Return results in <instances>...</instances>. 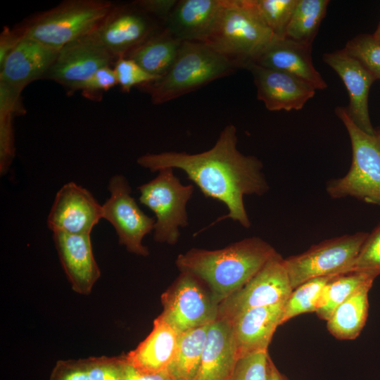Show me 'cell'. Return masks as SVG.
<instances>
[{"label":"cell","mask_w":380,"mask_h":380,"mask_svg":"<svg viewBox=\"0 0 380 380\" xmlns=\"http://www.w3.org/2000/svg\"><path fill=\"white\" fill-rule=\"evenodd\" d=\"M137 162L151 172L167 167L179 169L205 197L224 203L228 213L206 228L231 219L248 229L251 222L243 197L262 196L270 189L262 163L255 156L244 155L238 150L236 128L233 125L224 127L214 146L205 151L146 153Z\"/></svg>","instance_id":"cell-1"},{"label":"cell","mask_w":380,"mask_h":380,"mask_svg":"<svg viewBox=\"0 0 380 380\" xmlns=\"http://www.w3.org/2000/svg\"><path fill=\"white\" fill-rule=\"evenodd\" d=\"M277 253L267 241L253 236L221 249L191 248L179 254L175 263L181 272L202 281L220 304L244 286Z\"/></svg>","instance_id":"cell-2"},{"label":"cell","mask_w":380,"mask_h":380,"mask_svg":"<svg viewBox=\"0 0 380 380\" xmlns=\"http://www.w3.org/2000/svg\"><path fill=\"white\" fill-rule=\"evenodd\" d=\"M238 68L235 62L205 43L182 42L169 70L158 80L141 87L150 94L153 104H163L229 75Z\"/></svg>","instance_id":"cell-3"},{"label":"cell","mask_w":380,"mask_h":380,"mask_svg":"<svg viewBox=\"0 0 380 380\" xmlns=\"http://www.w3.org/2000/svg\"><path fill=\"white\" fill-rule=\"evenodd\" d=\"M113 4L103 0H68L25 20L15 28L25 37L56 50L91 34Z\"/></svg>","instance_id":"cell-4"},{"label":"cell","mask_w":380,"mask_h":380,"mask_svg":"<svg viewBox=\"0 0 380 380\" xmlns=\"http://www.w3.org/2000/svg\"><path fill=\"white\" fill-rule=\"evenodd\" d=\"M274 37L251 0H225L217 28L205 44L246 68Z\"/></svg>","instance_id":"cell-5"},{"label":"cell","mask_w":380,"mask_h":380,"mask_svg":"<svg viewBox=\"0 0 380 380\" xmlns=\"http://www.w3.org/2000/svg\"><path fill=\"white\" fill-rule=\"evenodd\" d=\"M335 113L349 135L352 163L345 176L327 183L326 191L332 198L350 196L380 205V133L370 134L360 129L343 106H337Z\"/></svg>","instance_id":"cell-6"},{"label":"cell","mask_w":380,"mask_h":380,"mask_svg":"<svg viewBox=\"0 0 380 380\" xmlns=\"http://www.w3.org/2000/svg\"><path fill=\"white\" fill-rule=\"evenodd\" d=\"M139 201L155 215L153 239L159 243L175 245L180 228L189 224L186 204L194 186L184 185L175 175L172 168H163L151 181L138 186Z\"/></svg>","instance_id":"cell-7"},{"label":"cell","mask_w":380,"mask_h":380,"mask_svg":"<svg viewBox=\"0 0 380 380\" xmlns=\"http://www.w3.org/2000/svg\"><path fill=\"white\" fill-rule=\"evenodd\" d=\"M368 234L357 232L327 239L284 258L293 290L312 279L348 272Z\"/></svg>","instance_id":"cell-8"},{"label":"cell","mask_w":380,"mask_h":380,"mask_svg":"<svg viewBox=\"0 0 380 380\" xmlns=\"http://www.w3.org/2000/svg\"><path fill=\"white\" fill-rule=\"evenodd\" d=\"M203 284L194 275L181 272L161 296L163 310L159 316L179 335L217 319L219 304Z\"/></svg>","instance_id":"cell-9"},{"label":"cell","mask_w":380,"mask_h":380,"mask_svg":"<svg viewBox=\"0 0 380 380\" xmlns=\"http://www.w3.org/2000/svg\"><path fill=\"white\" fill-rule=\"evenodd\" d=\"M292 291L284 258L277 253L244 286L219 304L217 319L230 322L248 310L284 303Z\"/></svg>","instance_id":"cell-10"},{"label":"cell","mask_w":380,"mask_h":380,"mask_svg":"<svg viewBox=\"0 0 380 380\" xmlns=\"http://www.w3.org/2000/svg\"><path fill=\"white\" fill-rule=\"evenodd\" d=\"M109 198L102 205V218L114 227L118 242L126 250L141 256H147L148 249L143 245L144 236L154 229L155 218L145 214L132 196V189L122 175L110 178Z\"/></svg>","instance_id":"cell-11"},{"label":"cell","mask_w":380,"mask_h":380,"mask_svg":"<svg viewBox=\"0 0 380 380\" xmlns=\"http://www.w3.org/2000/svg\"><path fill=\"white\" fill-rule=\"evenodd\" d=\"M161 27L133 3L113 4L91 34L116 61L127 57Z\"/></svg>","instance_id":"cell-12"},{"label":"cell","mask_w":380,"mask_h":380,"mask_svg":"<svg viewBox=\"0 0 380 380\" xmlns=\"http://www.w3.org/2000/svg\"><path fill=\"white\" fill-rule=\"evenodd\" d=\"M115 59L92 34L72 41L58 50L44 79L53 80L70 91L80 90L100 68Z\"/></svg>","instance_id":"cell-13"},{"label":"cell","mask_w":380,"mask_h":380,"mask_svg":"<svg viewBox=\"0 0 380 380\" xmlns=\"http://www.w3.org/2000/svg\"><path fill=\"white\" fill-rule=\"evenodd\" d=\"M102 219V205L91 192L73 182L57 191L47 217L53 233L89 234Z\"/></svg>","instance_id":"cell-14"},{"label":"cell","mask_w":380,"mask_h":380,"mask_svg":"<svg viewBox=\"0 0 380 380\" xmlns=\"http://www.w3.org/2000/svg\"><path fill=\"white\" fill-rule=\"evenodd\" d=\"M246 69L252 74L258 99L268 110H299L315 95L312 86L289 73L254 63Z\"/></svg>","instance_id":"cell-15"},{"label":"cell","mask_w":380,"mask_h":380,"mask_svg":"<svg viewBox=\"0 0 380 380\" xmlns=\"http://www.w3.org/2000/svg\"><path fill=\"white\" fill-rule=\"evenodd\" d=\"M323 61L331 67L343 81L348 94L349 103L345 107L349 118L360 129L374 134L368 109V95L373 76L343 48L325 53Z\"/></svg>","instance_id":"cell-16"},{"label":"cell","mask_w":380,"mask_h":380,"mask_svg":"<svg viewBox=\"0 0 380 380\" xmlns=\"http://www.w3.org/2000/svg\"><path fill=\"white\" fill-rule=\"evenodd\" d=\"M58 258L72 290L89 294L101 276L89 234L53 233Z\"/></svg>","instance_id":"cell-17"},{"label":"cell","mask_w":380,"mask_h":380,"mask_svg":"<svg viewBox=\"0 0 380 380\" xmlns=\"http://www.w3.org/2000/svg\"><path fill=\"white\" fill-rule=\"evenodd\" d=\"M225 0L178 1L163 26L182 42L205 43L214 34Z\"/></svg>","instance_id":"cell-18"},{"label":"cell","mask_w":380,"mask_h":380,"mask_svg":"<svg viewBox=\"0 0 380 380\" xmlns=\"http://www.w3.org/2000/svg\"><path fill=\"white\" fill-rule=\"evenodd\" d=\"M58 52L23 37L0 65V82L23 90L33 81L44 78Z\"/></svg>","instance_id":"cell-19"},{"label":"cell","mask_w":380,"mask_h":380,"mask_svg":"<svg viewBox=\"0 0 380 380\" xmlns=\"http://www.w3.org/2000/svg\"><path fill=\"white\" fill-rule=\"evenodd\" d=\"M311 52L310 44L275 37L253 63L292 75L316 90L325 89L328 85L315 68Z\"/></svg>","instance_id":"cell-20"},{"label":"cell","mask_w":380,"mask_h":380,"mask_svg":"<svg viewBox=\"0 0 380 380\" xmlns=\"http://www.w3.org/2000/svg\"><path fill=\"white\" fill-rule=\"evenodd\" d=\"M284 303L248 310L230 322L238 358L267 350L278 326Z\"/></svg>","instance_id":"cell-21"},{"label":"cell","mask_w":380,"mask_h":380,"mask_svg":"<svg viewBox=\"0 0 380 380\" xmlns=\"http://www.w3.org/2000/svg\"><path fill=\"white\" fill-rule=\"evenodd\" d=\"M179 334L160 316L153 322L149 335L126 355L125 361L143 373H157L167 369L177 347Z\"/></svg>","instance_id":"cell-22"},{"label":"cell","mask_w":380,"mask_h":380,"mask_svg":"<svg viewBox=\"0 0 380 380\" xmlns=\"http://www.w3.org/2000/svg\"><path fill=\"white\" fill-rule=\"evenodd\" d=\"M237 360L231 324L217 319L210 324L194 380H227Z\"/></svg>","instance_id":"cell-23"},{"label":"cell","mask_w":380,"mask_h":380,"mask_svg":"<svg viewBox=\"0 0 380 380\" xmlns=\"http://www.w3.org/2000/svg\"><path fill=\"white\" fill-rule=\"evenodd\" d=\"M182 43L163 25L126 58L134 61L151 75L160 78L175 62Z\"/></svg>","instance_id":"cell-24"},{"label":"cell","mask_w":380,"mask_h":380,"mask_svg":"<svg viewBox=\"0 0 380 380\" xmlns=\"http://www.w3.org/2000/svg\"><path fill=\"white\" fill-rule=\"evenodd\" d=\"M123 367V355L60 360L49 380H122Z\"/></svg>","instance_id":"cell-25"},{"label":"cell","mask_w":380,"mask_h":380,"mask_svg":"<svg viewBox=\"0 0 380 380\" xmlns=\"http://www.w3.org/2000/svg\"><path fill=\"white\" fill-rule=\"evenodd\" d=\"M374 280L361 286L341 303L327 321L329 331L336 338L353 340L363 329L368 314V293Z\"/></svg>","instance_id":"cell-26"},{"label":"cell","mask_w":380,"mask_h":380,"mask_svg":"<svg viewBox=\"0 0 380 380\" xmlns=\"http://www.w3.org/2000/svg\"><path fill=\"white\" fill-rule=\"evenodd\" d=\"M210 324L179 335L175 354L167 368L175 380L195 379L200 367Z\"/></svg>","instance_id":"cell-27"},{"label":"cell","mask_w":380,"mask_h":380,"mask_svg":"<svg viewBox=\"0 0 380 380\" xmlns=\"http://www.w3.org/2000/svg\"><path fill=\"white\" fill-rule=\"evenodd\" d=\"M377 274L352 271L334 276L324 286L316 310L317 316L327 321L335 309L366 282L374 280Z\"/></svg>","instance_id":"cell-28"},{"label":"cell","mask_w":380,"mask_h":380,"mask_svg":"<svg viewBox=\"0 0 380 380\" xmlns=\"http://www.w3.org/2000/svg\"><path fill=\"white\" fill-rule=\"evenodd\" d=\"M329 3L328 0H298L285 37L312 45Z\"/></svg>","instance_id":"cell-29"},{"label":"cell","mask_w":380,"mask_h":380,"mask_svg":"<svg viewBox=\"0 0 380 380\" xmlns=\"http://www.w3.org/2000/svg\"><path fill=\"white\" fill-rule=\"evenodd\" d=\"M334 276L312 279L294 289L284 303L280 325L303 313L316 312L324 286Z\"/></svg>","instance_id":"cell-30"},{"label":"cell","mask_w":380,"mask_h":380,"mask_svg":"<svg viewBox=\"0 0 380 380\" xmlns=\"http://www.w3.org/2000/svg\"><path fill=\"white\" fill-rule=\"evenodd\" d=\"M257 13L277 37H285L298 0H251Z\"/></svg>","instance_id":"cell-31"},{"label":"cell","mask_w":380,"mask_h":380,"mask_svg":"<svg viewBox=\"0 0 380 380\" xmlns=\"http://www.w3.org/2000/svg\"><path fill=\"white\" fill-rule=\"evenodd\" d=\"M274 365L267 350L253 352L238 358L227 380H271Z\"/></svg>","instance_id":"cell-32"},{"label":"cell","mask_w":380,"mask_h":380,"mask_svg":"<svg viewBox=\"0 0 380 380\" xmlns=\"http://www.w3.org/2000/svg\"><path fill=\"white\" fill-rule=\"evenodd\" d=\"M376 80H380V44L372 34H360L348 40L343 48Z\"/></svg>","instance_id":"cell-33"},{"label":"cell","mask_w":380,"mask_h":380,"mask_svg":"<svg viewBox=\"0 0 380 380\" xmlns=\"http://www.w3.org/2000/svg\"><path fill=\"white\" fill-rule=\"evenodd\" d=\"M113 69L118 83L124 92H129L134 87H141L159 79L146 72L134 61L126 57L118 58L114 63Z\"/></svg>","instance_id":"cell-34"},{"label":"cell","mask_w":380,"mask_h":380,"mask_svg":"<svg viewBox=\"0 0 380 380\" xmlns=\"http://www.w3.org/2000/svg\"><path fill=\"white\" fill-rule=\"evenodd\" d=\"M352 271L380 274V223L368 234L349 272Z\"/></svg>","instance_id":"cell-35"},{"label":"cell","mask_w":380,"mask_h":380,"mask_svg":"<svg viewBox=\"0 0 380 380\" xmlns=\"http://www.w3.org/2000/svg\"><path fill=\"white\" fill-rule=\"evenodd\" d=\"M8 113L0 112V174L7 173L15 156L13 118Z\"/></svg>","instance_id":"cell-36"},{"label":"cell","mask_w":380,"mask_h":380,"mask_svg":"<svg viewBox=\"0 0 380 380\" xmlns=\"http://www.w3.org/2000/svg\"><path fill=\"white\" fill-rule=\"evenodd\" d=\"M118 84L113 68L106 66L98 70L82 87L83 94L91 99H100L99 96Z\"/></svg>","instance_id":"cell-37"},{"label":"cell","mask_w":380,"mask_h":380,"mask_svg":"<svg viewBox=\"0 0 380 380\" xmlns=\"http://www.w3.org/2000/svg\"><path fill=\"white\" fill-rule=\"evenodd\" d=\"M23 90L0 82V112L19 115L25 113L21 103L20 94Z\"/></svg>","instance_id":"cell-38"},{"label":"cell","mask_w":380,"mask_h":380,"mask_svg":"<svg viewBox=\"0 0 380 380\" xmlns=\"http://www.w3.org/2000/svg\"><path fill=\"white\" fill-rule=\"evenodd\" d=\"M177 0H139L133 1L143 11L162 20L163 25L172 13Z\"/></svg>","instance_id":"cell-39"},{"label":"cell","mask_w":380,"mask_h":380,"mask_svg":"<svg viewBox=\"0 0 380 380\" xmlns=\"http://www.w3.org/2000/svg\"><path fill=\"white\" fill-rule=\"evenodd\" d=\"M23 38V36L15 28L4 27L0 35V65Z\"/></svg>","instance_id":"cell-40"},{"label":"cell","mask_w":380,"mask_h":380,"mask_svg":"<svg viewBox=\"0 0 380 380\" xmlns=\"http://www.w3.org/2000/svg\"><path fill=\"white\" fill-rule=\"evenodd\" d=\"M124 357V355H123ZM122 380H175L167 369L157 373H143L130 365L124 357L123 377Z\"/></svg>","instance_id":"cell-41"},{"label":"cell","mask_w":380,"mask_h":380,"mask_svg":"<svg viewBox=\"0 0 380 380\" xmlns=\"http://www.w3.org/2000/svg\"><path fill=\"white\" fill-rule=\"evenodd\" d=\"M272 380H289L286 376L281 374L274 365L272 369Z\"/></svg>","instance_id":"cell-42"},{"label":"cell","mask_w":380,"mask_h":380,"mask_svg":"<svg viewBox=\"0 0 380 380\" xmlns=\"http://www.w3.org/2000/svg\"><path fill=\"white\" fill-rule=\"evenodd\" d=\"M374 40L378 43L379 44H380V23L376 28V30H375V32H374L373 34H372Z\"/></svg>","instance_id":"cell-43"},{"label":"cell","mask_w":380,"mask_h":380,"mask_svg":"<svg viewBox=\"0 0 380 380\" xmlns=\"http://www.w3.org/2000/svg\"><path fill=\"white\" fill-rule=\"evenodd\" d=\"M271 380H272V379H271Z\"/></svg>","instance_id":"cell-44"},{"label":"cell","mask_w":380,"mask_h":380,"mask_svg":"<svg viewBox=\"0 0 380 380\" xmlns=\"http://www.w3.org/2000/svg\"><path fill=\"white\" fill-rule=\"evenodd\" d=\"M379 133H380V132H379Z\"/></svg>","instance_id":"cell-45"}]
</instances>
